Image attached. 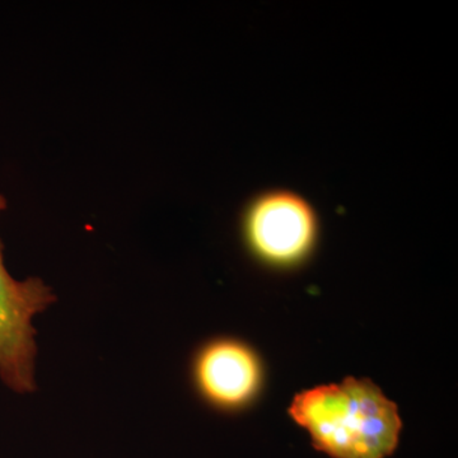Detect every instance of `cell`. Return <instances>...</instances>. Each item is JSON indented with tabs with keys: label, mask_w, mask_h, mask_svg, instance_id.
<instances>
[{
	"label": "cell",
	"mask_w": 458,
	"mask_h": 458,
	"mask_svg": "<svg viewBox=\"0 0 458 458\" xmlns=\"http://www.w3.org/2000/svg\"><path fill=\"white\" fill-rule=\"evenodd\" d=\"M242 232L259 260L271 267H294L316 245L318 216L309 199L294 190H262L243 210Z\"/></svg>",
	"instance_id": "cell-2"
},
{
	"label": "cell",
	"mask_w": 458,
	"mask_h": 458,
	"mask_svg": "<svg viewBox=\"0 0 458 458\" xmlns=\"http://www.w3.org/2000/svg\"><path fill=\"white\" fill-rule=\"evenodd\" d=\"M199 394L214 408L237 409L251 399L260 379L258 358L245 344L218 339L199 351L192 366Z\"/></svg>",
	"instance_id": "cell-4"
},
{
	"label": "cell",
	"mask_w": 458,
	"mask_h": 458,
	"mask_svg": "<svg viewBox=\"0 0 458 458\" xmlns=\"http://www.w3.org/2000/svg\"><path fill=\"white\" fill-rule=\"evenodd\" d=\"M7 200L0 194V213ZM0 240V381L20 394H33L36 385V328L33 318L56 302L53 289L40 278L17 280L4 265Z\"/></svg>",
	"instance_id": "cell-3"
},
{
	"label": "cell",
	"mask_w": 458,
	"mask_h": 458,
	"mask_svg": "<svg viewBox=\"0 0 458 458\" xmlns=\"http://www.w3.org/2000/svg\"><path fill=\"white\" fill-rule=\"evenodd\" d=\"M291 417L333 458H386L399 445L396 405L369 379L346 378L297 394Z\"/></svg>",
	"instance_id": "cell-1"
}]
</instances>
